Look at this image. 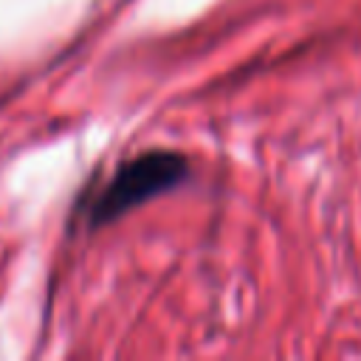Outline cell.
Returning a JSON list of instances; mask_svg holds the SVG:
<instances>
[{
    "label": "cell",
    "instance_id": "1",
    "mask_svg": "<svg viewBox=\"0 0 361 361\" xmlns=\"http://www.w3.org/2000/svg\"><path fill=\"white\" fill-rule=\"evenodd\" d=\"M189 172V161L180 152L169 149H149L144 155H135L124 161L104 186L87 200V220L93 226L110 223L130 212L133 206L144 203L152 195L166 192L169 186L180 183Z\"/></svg>",
    "mask_w": 361,
    "mask_h": 361
}]
</instances>
